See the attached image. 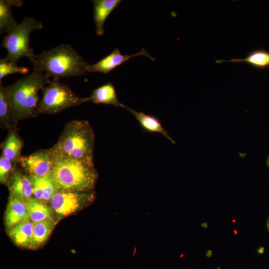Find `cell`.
<instances>
[{
	"label": "cell",
	"mask_w": 269,
	"mask_h": 269,
	"mask_svg": "<svg viewBox=\"0 0 269 269\" xmlns=\"http://www.w3.org/2000/svg\"><path fill=\"white\" fill-rule=\"evenodd\" d=\"M23 1L21 0H0V33L9 32L18 24L12 15V6H21Z\"/></svg>",
	"instance_id": "obj_19"
},
{
	"label": "cell",
	"mask_w": 269,
	"mask_h": 269,
	"mask_svg": "<svg viewBox=\"0 0 269 269\" xmlns=\"http://www.w3.org/2000/svg\"><path fill=\"white\" fill-rule=\"evenodd\" d=\"M91 191L81 192L58 189L51 198V208L60 217L71 215L90 204L94 199Z\"/></svg>",
	"instance_id": "obj_7"
},
{
	"label": "cell",
	"mask_w": 269,
	"mask_h": 269,
	"mask_svg": "<svg viewBox=\"0 0 269 269\" xmlns=\"http://www.w3.org/2000/svg\"><path fill=\"white\" fill-rule=\"evenodd\" d=\"M23 142L14 129L10 132L2 144V155L10 159L14 164L21 157Z\"/></svg>",
	"instance_id": "obj_20"
},
{
	"label": "cell",
	"mask_w": 269,
	"mask_h": 269,
	"mask_svg": "<svg viewBox=\"0 0 269 269\" xmlns=\"http://www.w3.org/2000/svg\"><path fill=\"white\" fill-rule=\"evenodd\" d=\"M266 226L268 231L269 232V217L267 219Z\"/></svg>",
	"instance_id": "obj_25"
},
{
	"label": "cell",
	"mask_w": 269,
	"mask_h": 269,
	"mask_svg": "<svg viewBox=\"0 0 269 269\" xmlns=\"http://www.w3.org/2000/svg\"><path fill=\"white\" fill-rule=\"evenodd\" d=\"M10 194L14 195L23 201L32 197L33 186L29 178L18 170L12 173L7 182Z\"/></svg>",
	"instance_id": "obj_13"
},
{
	"label": "cell",
	"mask_w": 269,
	"mask_h": 269,
	"mask_svg": "<svg viewBox=\"0 0 269 269\" xmlns=\"http://www.w3.org/2000/svg\"><path fill=\"white\" fill-rule=\"evenodd\" d=\"M33 224L24 220L9 229L8 234L13 242L22 247L30 248L33 236Z\"/></svg>",
	"instance_id": "obj_16"
},
{
	"label": "cell",
	"mask_w": 269,
	"mask_h": 269,
	"mask_svg": "<svg viewBox=\"0 0 269 269\" xmlns=\"http://www.w3.org/2000/svg\"><path fill=\"white\" fill-rule=\"evenodd\" d=\"M29 178L33 186V195L43 202L49 201L59 189L51 175L44 177L29 175Z\"/></svg>",
	"instance_id": "obj_12"
},
{
	"label": "cell",
	"mask_w": 269,
	"mask_h": 269,
	"mask_svg": "<svg viewBox=\"0 0 269 269\" xmlns=\"http://www.w3.org/2000/svg\"><path fill=\"white\" fill-rule=\"evenodd\" d=\"M31 63L33 71L59 79L82 76L87 73L89 65L76 49L66 44L36 55Z\"/></svg>",
	"instance_id": "obj_1"
},
{
	"label": "cell",
	"mask_w": 269,
	"mask_h": 269,
	"mask_svg": "<svg viewBox=\"0 0 269 269\" xmlns=\"http://www.w3.org/2000/svg\"><path fill=\"white\" fill-rule=\"evenodd\" d=\"M95 135L88 121L67 123L57 141L51 148L54 157H65L94 163Z\"/></svg>",
	"instance_id": "obj_2"
},
{
	"label": "cell",
	"mask_w": 269,
	"mask_h": 269,
	"mask_svg": "<svg viewBox=\"0 0 269 269\" xmlns=\"http://www.w3.org/2000/svg\"><path fill=\"white\" fill-rule=\"evenodd\" d=\"M85 98L86 102L111 105L118 108H125L126 107L119 101L116 88L111 82H108L94 89L91 95Z\"/></svg>",
	"instance_id": "obj_14"
},
{
	"label": "cell",
	"mask_w": 269,
	"mask_h": 269,
	"mask_svg": "<svg viewBox=\"0 0 269 269\" xmlns=\"http://www.w3.org/2000/svg\"><path fill=\"white\" fill-rule=\"evenodd\" d=\"M216 63L225 62L232 63H246L256 69H265L269 67V52L262 49H257L250 51L244 58H233L230 60H217Z\"/></svg>",
	"instance_id": "obj_18"
},
{
	"label": "cell",
	"mask_w": 269,
	"mask_h": 269,
	"mask_svg": "<svg viewBox=\"0 0 269 269\" xmlns=\"http://www.w3.org/2000/svg\"><path fill=\"white\" fill-rule=\"evenodd\" d=\"M18 162L30 175L44 177L51 175L55 157L51 148L41 149L21 156Z\"/></svg>",
	"instance_id": "obj_8"
},
{
	"label": "cell",
	"mask_w": 269,
	"mask_h": 269,
	"mask_svg": "<svg viewBox=\"0 0 269 269\" xmlns=\"http://www.w3.org/2000/svg\"><path fill=\"white\" fill-rule=\"evenodd\" d=\"M29 214L23 200L10 194L4 215L6 228L10 229L21 221L29 219Z\"/></svg>",
	"instance_id": "obj_10"
},
{
	"label": "cell",
	"mask_w": 269,
	"mask_h": 269,
	"mask_svg": "<svg viewBox=\"0 0 269 269\" xmlns=\"http://www.w3.org/2000/svg\"><path fill=\"white\" fill-rule=\"evenodd\" d=\"M33 224V236L30 249L34 250L41 246L48 239L55 227V222L50 218Z\"/></svg>",
	"instance_id": "obj_21"
},
{
	"label": "cell",
	"mask_w": 269,
	"mask_h": 269,
	"mask_svg": "<svg viewBox=\"0 0 269 269\" xmlns=\"http://www.w3.org/2000/svg\"><path fill=\"white\" fill-rule=\"evenodd\" d=\"M43 24L36 19L26 17L4 37L1 46L7 51L5 58L15 64L26 57L31 62L36 55L29 45L30 35L35 30L41 29Z\"/></svg>",
	"instance_id": "obj_5"
},
{
	"label": "cell",
	"mask_w": 269,
	"mask_h": 269,
	"mask_svg": "<svg viewBox=\"0 0 269 269\" xmlns=\"http://www.w3.org/2000/svg\"><path fill=\"white\" fill-rule=\"evenodd\" d=\"M125 109L134 116L144 131L151 133H159L167 138L171 143H175L174 140L162 127L160 121L157 118L152 115L144 114L143 112H137L126 106Z\"/></svg>",
	"instance_id": "obj_15"
},
{
	"label": "cell",
	"mask_w": 269,
	"mask_h": 269,
	"mask_svg": "<svg viewBox=\"0 0 269 269\" xmlns=\"http://www.w3.org/2000/svg\"><path fill=\"white\" fill-rule=\"evenodd\" d=\"M51 176L59 189L86 192L94 187L98 173L94 163L65 157H54Z\"/></svg>",
	"instance_id": "obj_4"
},
{
	"label": "cell",
	"mask_w": 269,
	"mask_h": 269,
	"mask_svg": "<svg viewBox=\"0 0 269 269\" xmlns=\"http://www.w3.org/2000/svg\"><path fill=\"white\" fill-rule=\"evenodd\" d=\"M28 72L29 69L27 67L19 66L5 58L0 60V82L7 75L15 73L26 74Z\"/></svg>",
	"instance_id": "obj_23"
},
{
	"label": "cell",
	"mask_w": 269,
	"mask_h": 269,
	"mask_svg": "<svg viewBox=\"0 0 269 269\" xmlns=\"http://www.w3.org/2000/svg\"><path fill=\"white\" fill-rule=\"evenodd\" d=\"M0 125L3 129L13 130L15 125L13 120L10 91L8 86L0 82Z\"/></svg>",
	"instance_id": "obj_17"
},
{
	"label": "cell",
	"mask_w": 269,
	"mask_h": 269,
	"mask_svg": "<svg viewBox=\"0 0 269 269\" xmlns=\"http://www.w3.org/2000/svg\"><path fill=\"white\" fill-rule=\"evenodd\" d=\"M13 165L10 159L2 154L1 155L0 157V181L1 183L6 184L8 182L9 174Z\"/></svg>",
	"instance_id": "obj_24"
},
{
	"label": "cell",
	"mask_w": 269,
	"mask_h": 269,
	"mask_svg": "<svg viewBox=\"0 0 269 269\" xmlns=\"http://www.w3.org/2000/svg\"><path fill=\"white\" fill-rule=\"evenodd\" d=\"M47 74L33 71L8 85L10 96L13 122L35 117L39 102V91L50 82Z\"/></svg>",
	"instance_id": "obj_3"
},
{
	"label": "cell",
	"mask_w": 269,
	"mask_h": 269,
	"mask_svg": "<svg viewBox=\"0 0 269 269\" xmlns=\"http://www.w3.org/2000/svg\"><path fill=\"white\" fill-rule=\"evenodd\" d=\"M42 97L38 102L35 116L54 114L69 108L86 103V98L78 97L68 86L53 78L41 89Z\"/></svg>",
	"instance_id": "obj_6"
},
{
	"label": "cell",
	"mask_w": 269,
	"mask_h": 269,
	"mask_svg": "<svg viewBox=\"0 0 269 269\" xmlns=\"http://www.w3.org/2000/svg\"><path fill=\"white\" fill-rule=\"evenodd\" d=\"M267 164L268 168H269V155H268L267 159Z\"/></svg>",
	"instance_id": "obj_26"
},
{
	"label": "cell",
	"mask_w": 269,
	"mask_h": 269,
	"mask_svg": "<svg viewBox=\"0 0 269 269\" xmlns=\"http://www.w3.org/2000/svg\"><path fill=\"white\" fill-rule=\"evenodd\" d=\"M93 19L98 35L104 33V26L111 13L117 8L121 0H93Z\"/></svg>",
	"instance_id": "obj_11"
},
{
	"label": "cell",
	"mask_w": 269,
	"mask_h": 269,
	"mask_svg": "<svg viewBox=\"0 0 269 269\" xmlns=\"http://www.w3.org/2000/svg\"><path fill=\"white\" fill-rule=\"evenodd\" d=\"M142 55L147 57L153 61L155 60L144 48H142L138 52L132 55H123L119 49L115 48L110 54L99 61L92 65L89 64L87 71L90 73L100 72L108 74L131 58Z\"/></svg>",
	"instance_id": "obj_9"
},
{
	"label": "cell",
	"mask_w": 269,
	"mask_h": 269,
	"mask_svg": "<svg viewBox=\"0 0 269 269\" xmlns=\"http://www.w3.org/2000/svg\"><path fill=\"white\" fill-rule=\"evenodd\" d=\"M24 201L32 223L52 218L50 208L43 202L32 197Z\"/></svg>",
	"instance_id": "obj_22"
}]
</instances>
